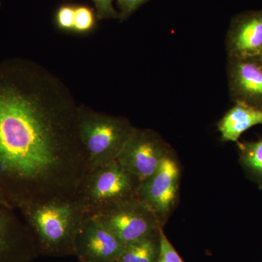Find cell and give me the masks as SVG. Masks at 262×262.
Returning a JSON list of instances; mask_svg holds the SVG:
<instances>
[{
    "mask_svg": "<svg viewBox=\"0 0 262 262\" xmlns=\"http://www.w3.org/2000/svg\"><path fill=\"white\" fill-rule=\"evenodd\" d=\"M160 229L157 233L126 245L117 262H158Z\"/></svg>",
    "mask_w": 262,
    "mask_h": 262,
    "instance_id": "4fadbf2b",
    "label": "cell"
},
{
    "mask_svg": "<svg viewBox=\"0 0 262 262\" xmlns=\"http://www.w3.org/2000/svg\"><path fill=\"white\" fill-rule=\"evenodd\" d=\"M170 151L158 133L134 127L117 162L141 183L154 173Z\"/></svg>",
    "mask_w": 262,
    "mask_h": 262,
    "instance_id": "5b68a950",
    "label": "cell"
},
{
    "mask_svg": "<svg viewBox=\"0 0 262 262\" xmlns=\"http://www.w3.org/2000/svg\"><path fill=\"white\" fill-rule=\"evenodd\" d=\"M180 168L170 151L154 173L141 182L137 198L154 212L163 225L178 199Z\"/></svg>",
    "mask_w": 262,
    "mask_h": 262,
    "instance_id": "52a82bcc",
    "label": "cell"
},
{
    "mask_svg": "<svg viewBox=\"0 0 262 262\" xmlns=\"http://www.w3.org/2000/svg\"><path fill=\"white\" fill-rule=\"evenodd\" d=\"M95 25L94 11L86 6L75 7L74 32L85 34L91 32Z\"/></svg>",
    "mask_w": 262,
    "mask_h": 262,
    "instance_id": "9a60e30c",
    "label": "cell"
},
{
    "mask_svg": "<svg viewBox=\"0 0 262 262\" xmlns=\"http://www.w3.org/2000/svg\"><path fill=\"white\" fill-rule=\"evenodd\" d=\"M94 3L96 15L99 20L119 18L117 10L113 5L114 0H91Z\"/></svg>",
    "mask_w": 262,
    "mask_h": 262,
    "instance_id": "d6986e66",
    "label": "cell"
},
{
    "mask_svg": "<svg viewBox=\"0 0 262 262\" xmlns=\"http://www.w3.org/2000/svg\"><path fill=\"white\" fill-rule=\"evenodd\" d=\"M262 125V108L235 102L217 124L221 139L238 142L242 134L256 125Z\"/></svg>",
    "mask_w": 262,
    "mask_h": 262,
    "instance_id": "7c38bea8",
    "label": "cell"
},
{
    "mask_svg": "<svg viewBox=\"0 0 262 262\" xmlns=\"http://www.w3.org/2000/svg\"><path fill=\"white\" fill-rule=\"evenodd\" d=\"M149 0H117L119 19L124 21Z\"/></svg>",
    "mask_w": 262,
    "mask_h": 262,
    "instance_id": "ac0fdd59",
    "label": "cell"
},
{
    "mask_svg": "<svg viewBox=\"0 0 262 262\" xmlns=\"http://www.w3.org/2000/svg\"><path fill=\"white\" fill-rule=\"evenodd\" d=\"M259 58H260V60H261V61L262 62V52H261V54H260Z\"/></svg>",
    "mask_w": 262,
    "mask_h": 262,
    "instance_id": "ffe728a7",
    "label": "cell"
},
{
    "mask_svg": "<svg viewBox=\"0 0 262 262\" xmlns=\"http://www.w3.org/2000/svg\"><path fill=\"white\" fill-rule=\"evenodd\" d=\"M227 58L259 56L262 52V10H250L232 18L226 38Z\"/></svg>",
    "mask_w": 262,
    "mask_h": 262,
    "instance_id": "8fae6325",
    "label": "cell"
},
{
    "mask_svg": "<svg viewBox=\"0 0 262 262\" xmlns=\"http://www.w3.org/2000/svg\"><path fill=\"white\" fill-rule=\"evenodd\" d=\"M116 262H117V261H116Z\"/></svg>",
    "mask_w": 262,
    "mask_h": 262,
    "instance_id": "44dd1931",
    "label": "cell"
},
{
    "mask_svg": "<svg viewBox=\"0 0 262 262\" xmlns=\"http://www.w3.org/2000/svg\"><path fill=\"white\" fill-rule=\"evenodd\" d=\"M239 162L250 177L262 187V139L237 142Z\"/></svg>",
    "mask_w": 262,
    "mask_h": 262,
    "instance_id": "5bb4252c",
    "label": "cell"
},
{
    "mask_svg": "<svg viewBox=\"0 0 262 262\" xmlns=\"http://www.w3.org/2000/svg\"><path fill=\"white\" fill-rule=\"evenodd\" d=\"M125 248L101 221L86 216L76 237L75 253L80 262H116Z\"/></svg>",
    "mask_w": 262,
    "mask_h": 262,
    "instance_id": "ba28073f",
    "label": "cell"
},
{
    "mask_svg": "<svg viewBox=\"0 0 262 262\" xmlns=\"http://www.w3.org/2000/svg\"><path fill=\"white\" fill-rule=\"evenodd\" d=\"M75 7L63 5L58 10L56 20L58 28L63 31H74Z\"/></svg>",
    "mask_w": 262,
    "mask_h": 262,
    "instance_id": "e0dca14e",
    "label": "cell"
},
{
    "mask_svg": "<svg viewBox=\"0 0 262 262\" xmlns=\"http://www.w3.org/2000/svg\"><path fill=\"white\" fill-rule=\"evenodd\" d=\"M79 134L88 169L117 161L134 126L128 119L79 106Z\"/></svg>",
    "mask_w": 262,
    "mask_h": 262,
    "instance_id": "3957f363",
    "label": "cell"
},
{
    "mask_svg": "<svg viewBox=\"0 0 262 262\" xmlns=\"http://www.w3.org/2000/svg\"><path fill=\"white\" fill-rule=\"evenodd\" d=\"M79 106L40 63H0V198L9 206L75 199L88 170Z\"/></svg>",
    "mask_w": 262,
    "mask_h": 262,
    "instance_id": "6da1fadb",
    "label": "cell"
},
{
    "mask_svg": "<svg viewBox=\"0 0 262 262\" xmlns=\"http://www.w3.org/2000/svg\"><path fill=\"white\" fill-rule=\"evenodd\" d=\"M158 262H184L164 233L163 228L160 232V253Z\"/></svg>",
    "mask_w": 262,
    "mask_h": 262,
    "instance_id": "2e32d148",
    "label": "cell"
},
{
    "mask_svg": "<svg viewBox=\"0 0 262 262\" xmlns=\"http://www.w3.org/2000/svg\"><path fill=\"white\" fill-rule=\"evenodd\" d=\"M125 246L159 232L163 228L154 212L137 198L127 200L96 215Z\"/></svg>",
    "mask_w": 262,
    "mask_h": 262,
    "instance_id": "8992f818",
    "label": "cell"
},
{
    "mask_svg": "<svg viewBox=\"0 0 262 262\" xmlns=\"http://www.w3.org/2000/svg\"><path fill=\"white\" fill-rule=\"evenodd\" d=\"M15 210L0 198V262H29L39 254L32 232Z\"/></svg>",
    "mask_w": 262,
    "mask_h": 262,
    "instance_id": "9c48e42d",
    "label": "cell"
},
{
    "mask_svg": "<svg viewBox=\"0 0 262 262\" xmlns=\"http://www.w3.org/2000/svg\"><path fill=\"white\" fill-rule=\"evenodd\" d=\"M229 95L234 103L262 108V62L259 56L227 58Z\"/></svg>",
    "mask_w": 262,
    "mask_h": 262,
    "instance_id": "30bf717a",
    "label": "cell"
},
{
    "mask_svg": "<svg viewBox=\"0 0 262 262\" xmlns=\"http://www.w3.org/2000/svg\"><path fill=\"white\" fill-rule=\"evenodd\" d=\"M32 232L39 253L75 254V239L85 217L75 199L32 205L19 210Z\"/></svg>",
    "mask_w": 262,
    "mask_h": 262,
    "instance_id": "7a4b0ae2",
    "label": "cell"
},
{
    "mask_svg": "<svg viewBox=\"0 0 262 262\" xmlns=\"http://www.w3.org/2000/svg\"><path fill=\"white\" fill-rule=\"evenodd\" d=\"M141 183L117 161L88 169L75 200L87 216H96L137 198Z\"/></svg>",
    "mask_w": 262,
    "mask_h": 262,
    "instance_id": "277c9868",
    "label": "cell"
}]
</instances>
